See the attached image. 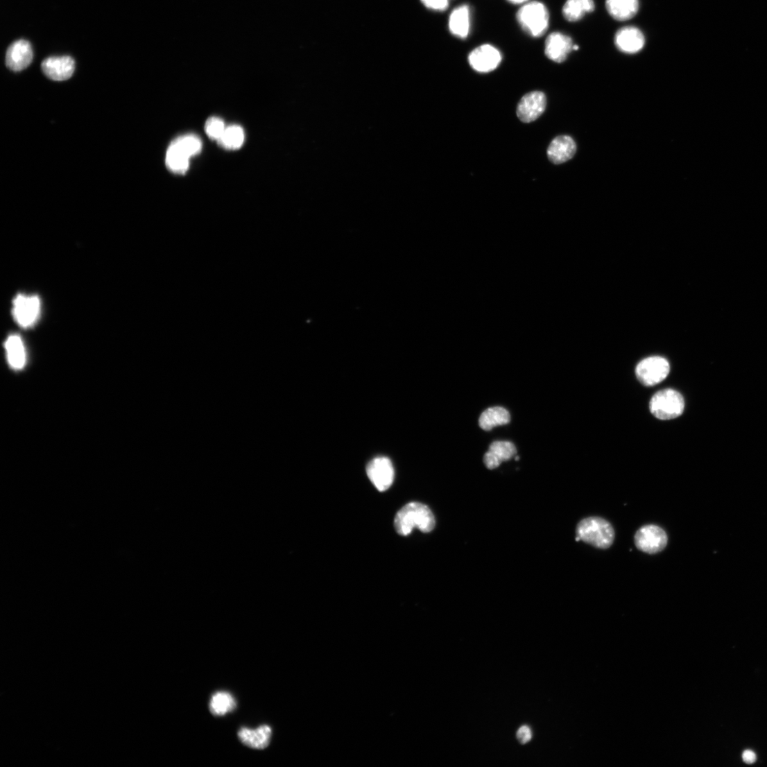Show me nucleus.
Segmentation results:
<instances>
[{
  "label": "nucleus",
  "instance_id": "obj_1",
  "mask_svg": "<svg viewBox=\"0 0 767 767\" xmlns=\"http://www.w3.org/2000/svg\"><path fill=\"white\" fill-rule=\"evenodd\" d=\"M436 520L428 506L420 503H410L403 507L396 515L395 527L402 536H408L415 528L424 533L433 530Z\"/></svg>",
  "mask_w": 767,
  "mask_h": 767
},
{
  "label": "nucleus",
  "instance_id": "obj_2",
  "mask_svg": "<svg viewBox=\"0 0 767 767\" xmlns=\"http://www.w3.org/2000/svg\"><path fill=\"white\" fill-rule=\"evenodd\" d=\"M576 535L580 541L601 549L610 548L614 540L612 524L598 517L582 519L577 525Z\"/></svg>",
  "mask_w": 767,
  "mask_h": 767
},
{
  "label": "nucleus",
  "instance_id": "obj_3",
  "mask_svg": "<svg viewBox=\"0 0 767 767\" xmlns=\"http://www.w3.org/2000/svg\"><path fill=\"white\" fill-rule=\"evenodd\" d=\"M517 17L524 31L533 37H540L547 31L549 14L542 3L526 4L518 11Z\"/></svg>",
  "mask_w": 767,
  "mask_h": 767
},
{
  "label": "nucleus",
  "instance_id": "obj_4",
  "mask_svg": "<svg viewBox=\"0 0 767 767\" xmlns=\"http://www.w3.org/2000/svg\"><path fill=\"white\" fill-rule=\"evenodd\" d=\"M685 402L682 395L673 390L658 392L650 404L652 414L659 420H670L680 417L684 411Z\"/></svg>",
  "mask_w": 767,
  "mask_h": 767
},
{
  "label": "nucleus",
  "instance_id": "obj_5",
  "mask_svg": "<svg viewBox=\"0 0 767 767\" xmlns=\"http://www.w3.org/2000/svg\"><path fill=\"white\" fill-rule=\"evenodd\" d=\"M635 544L642 552L656 554L662 551L667 546L668 536L665 531L659 526L645 525L635 534Z\"/></svg>",
  "mask_w": 767,
  "mask_h": 767
},
{
  "label": "nucleus",
  "instance_id": "obj_6",
  "mask_svg": "<svg viewBox=\"0 0 767 767\" xmlns=\"http://www.w3.org/2000/svg\"><path fill=\"white\" fill-rule=\"evenodd\" d=\"M669 372V363L662 357L646 359L636 368L637 379L646 387L657 385L667 377Z\"/></svg>",
  "mask_w": 767,
  "mask_h": 767
},
{
  "label": "nucleus",
  "instance_id": "obj_7",
  "mask_svg": "<svg viewBox=\"0 0 767 767\" xmlns=\"http://www.w3.org/2000/svg\"><path fill=\"white\" fill-rule=\"evenodd\" d=\"M40 300L36 296L21 294L13 302V316L22 328L34 326L40 317Z\"/></svg>",
  "mask_w": 767,
  "mask_h": 767
},
{
  "label": "nucleus",
  "instance_id": "obj_8",
  "mask_svg": "<svg viewBox=\"0 0 767 767\" xmlns=\"http://www.w3.org/2000/svg\"><path fill=\"white\" fill-rule=\"evenodd\" d=\"M367 474L379 491L388 490L393 483L395 469L391 460L387 457H377L369 463L367 466Z\"/></svg>",
  "mask_w": 767,
  "mask_h": 767
},
{
  "label": "nucleus",
  "instance_id": "obj_9",
  "mask_svg": "<svg viewBox=\"0 0 767 767\" xmlns=\"http://www.w3.org/2000/svg\"><path fill=\"white\" fill-rule=\"evenodd\" d=\"M546 107V98L544 93L533 92L527 94L519 101L517 114L524 123H530L538 119Z\"/></svg>",
  "mask_w": 767,
  "mask_h": 767
},
{
  "label": "nucleus",
  "instance_id": "obj_10",
  "mask_svg": "<svg viewBox=\"0 0 767 767\" xmlns=\"http://www.w3.org/2000/svg\"><path fill=\"white\" fill-rule=\"evenodd\" d=\"M472 68L480 73H488L496 69L501 61V55L495 47L485 44L473 51L468 56Z\"/></svg>",
  "mask_w": 767,
  "mask_h": 767
},
{
  "label": "nucleus",
  "instance_id": "obj_11",
  "mask_svg": "<svg viewBox=\"0 0 767 767\" xmlns=\"http://www.w3.org/2000/svg\"><path fill=\"white\" fill-rule=\"evenodd\" d=\"M33 51L31 43L20 40L12 44L6 53V65L15 72L21 71L31 64Z\"/></svg>",
  "mask_w": 767,
  "mask_h": 767
},
{
  "label": "nucleus",
  "instance_id": "obj_12",
  "mask_svg": "<svg viewBox=\"0 0 767 767\" xmlns=\"http://www.w3.org/2000/svg\"><path fill=\"white\" fill-rule=\"evenodd\" d=\"M44 74L55 81H63L69 79L75 70L74 59L67 55L49 57L42 62Z\"/></svg>",
  "mask_w": 767,
  "mask_h": 767
},
{
  "label": "nucleus",
  "instance_id": "obj_13",
  "mask_svg": "<svg viewBox=\"0 0 767 767\" xmlns=\"http://www.w3.org/2000/svg\"><path fill=\"white\" fill-rule=\"evenodd\" d=\"M574 46L571 37L562 33H553L546 40L545 54L550 60L562 63L574 50Z\"/></svg>",
  "mask_w": 767,
  "mask_h": 767
},
{
  "label": "nucleus",
  "instance_id": "obj_14",
  "mask_svg": "<svg viewBox=\"0 0 767 767\" xmlns=\"http://www.w3.org/2000/svg\"><path fill=\"white\" fill-rule=\"evenodd\" d=\"M614 43L619 51L632 54L643 49L645 38L638 28L626 26L619 29L614 37Z\"/></svg>",
  "mask_w": 767,
  "mask_h": 767
},
{
  "label": "nucleus",
  "instance_id": "obj_15",
  "mask_svg": "<svg viewBox=\"0 0 767 767\" xmlns=\"http://www.w3.org/2000/svg\"><path fill=\"white\" fill-rule=\"evenodd\" d=\"M576 153V144L569 136L555 137L548 147L549 160L554 164H560L571 160Z\"/></svg>",
  "mask_w": 767,
  "mask_h": 767
},
{
  "label": "nucleus",
  "instance_id": "obj_16",
  "mask_svg": "<svg viewBox=\"0 0 767 767\" xmlns=\"http://www.w3.org/2000/svg\"><path fill=\"white\" fill-rule=\"evenodd\" d=\"M272 734V728L267 725L259 726L255 730L242 727L239 732L241 741L245 746L256 750L267 748L270 743Z\"/></svg>",
  "mask_w": 767,
  "mask_h": 767
},
{
  "label": "nucleus",
  "instance_id": "obj_17",
  "mask_svg": "<svg viewBox=\"0 0 767 767\" xmlns=\"http://www.w3.org/2000/svg\"><path fill=\"white\" fill-rule=\"evenodd\" d=\"M517 454L515 446L510 441H494L485 454L484 463L488 469H493L504 461L510 460Z\"/></svg>",
  "mask_w": 767,
  "mask_h": 767
},
{
  "label": "nucleus",
  "instance_id": "obj_18",
  "mask_svg": "<svg viewBox=\"0 0 767 767\" xmlns=\"http://www.w3.org/2000/svg\"><path fill=\"white\" fill-rule=\"evenodd\" d=\"M5 347L8 362L13 370H22L26 364V352L21 338L12 335L8 338Z\"/></svg>",
  "mask_w": 767,
  "mask_h": 767
},
{
  "label": "nucleus",
  "instance_id": "obj_19",
  "mask_svg": "<svg viewBox=\"0 0 767 767\" xmlns=\"http://www.w3.org/2000/svg\"><path fill=\"white\" fill-rule=\"evenodd\" d=\"M606 8L613 19L627 21L637 15L639 0H606Z\"/></svg>",
  "mask_w": 767,
  "mask_h": 767
},
{
  "label": "nucleus",
  "instance_id": "obj_20",
  "mask_svg": "<svg viewBox=\"0 0 767 767\" xmlns=\"http://www.w3.org/2000/svg\"><path fill=\"white\" fill-rule=\"evenodd\" d=\"M449 29L454 36L460 39L467 38L469 31V10L467 6H459L452 12Z\"/></svg>",
  "mask_w": 767,
  "mask_h": 767
},
{
  "label": "nucleus",
  "instance_id": "obj_21",
  "mask_svg": "<svg viewBox=\"0 0 767 767\" xmlns=\"http://www.w3.org/2000/svg\"><path fill=\"white\" fill-rule=\"evenodd\" d=\"M511 421L510 412L505 408L494 406L483 411L479 419V425L485 431H490L497 426L509 424Z\"/></svg>",
  "mask_w": 767,
  "mask_h": 767
},
{
  "label": "nucleus",
  "instance_id": "obj_22",
  "mask_svg": "<svg viewBox=\"0 0 767 767\" xmlns=\"http://www.w3.org/2000/svg\"><path fill=\"white\" fill-rule=\"evenodd\" d=\"M190 158L178 145L172 141L166 153V164L171 172L183 174L189 168Z\"/></svg>",
  "mask_w": 767,
  "mask_h": 767
},
{
  "label": "nucleus",
  "instance_id": "obj_23",
  "mask_svg": "<svg viewBox=\"0 0 767 767\" xmlns=\"http://www.w3.org/2000/svg\"><path fill=\"white\" fill-rule=\"evenodd\" d=\"M594 10V0H567L563 8V15L567 21L574 22Z\"/></svg>",
  "mask_w": 767,
  "mask_h": 767
},
{
  "label": "nucleus",
  "instance_id": "obj_24",
  "mask_svg": "<svg viewBox=\"0 0 767 767\" xmlns=\"http://www.w3.org/2000/svg\"><path fill=\"white\" fill-rule=\"evenodd\" d=\"M236 701L232 694L225 691L214 693L211 699L209 707L211 713L215 716H223L233 712Z\"/></svg>",
  "mask_w": 767,
  "mask_h": 767
},
{
  "label": "nucleus",
  "instance_id": "obj_25",
  "mask_svg": "<svg viewBox=\"0 0 767 767\" xmlns=\"http://www.w3.org/2000/svg\"><path fill=\"white\" fill-rule=\"evenodd\" d=\"M244 140L243 129L239 126H231L225 128L218 142L223 148L234 150L241 148Z\"/></svg>",
  "mask_w": 767,
  "mask_h": 767
},
{
  "label": "nucleus",
  "instance_id": "obj_26",
  "mask_svg": "<svg viewBox=\"0 0 767 767\" xmlns=\"http://www.w3.org/2000/svg\"><path fill=\"white\" fill-rule=\"evenodd\" d=\"M190 157L198 155L202 150V142L197 136L188 135L173 140Z\"/></svg>",
  "mask_w": 767,
  "mask_h": 767
},
{
  "label": "nucleus",
  "instance_id": "obj_27",
  "mask_svg": "<svg viewBox=\"0 0 767 767\" xmlns=\"http://www.w3.org/2000/svg\"><path fill=\"white\" fill-rule=\"evenodd\" d=\"M223 121L218 117H211L206 122L205 130L206 134L213 140H218L225 130Z\"/></svg>",
  "mask_w": 767,
  "mask_h": 767
},
{
  "label": "nucleus",
  "instance_id": "obj_28",
  "mask_svg": "<svg viewBox=\"0 0 767 767\" xmlns=\"http://www.w3.org/2000/svg\"><path fill=\"white\" fill-rule=\"evenodd\" d=\"M422 2L426 8L433 10L445 11L449 7L448 0H422Z\"/></svg>",
  "mask_w": 767,
  "mask_h": 767
},
{
  "label": "nucleus",
  "instance_id": "obj_29",
  "mask_svg": "<svg viewBox=\"0 0 767 767\" xmlns=\"http://www.w3.org/2000/svg\"><path fill=\"white\" fill-rule=\"evenodd\" d=\"M517 736L522 744H526L532 739L533 732L528 727L522 726L518 730Z\"/></svg>",
  "mask_w": 767,
  "mask_h": 767
},
{
  "label": "nucleus",
  "instance_id": "obj_30",
  "mask_svg": "<svg viewBox=\"0 0 767 767\" xmlns=\"http://www.w3.org/2000/svg\"><path fill=\"white\" fill-rule=\"evenodd\" d=\"M743 759L747 764H752L756 761L757 757L754 752L746 750L743 754Z\"/></svg>",
  "mask_w": 767,
  "mask_h": 767
},
{
  "label": "nucleus",
  "instance_id": "obj_31",
  "mask_svg": "<svg viewBox=\"0 0 767 767\" xmlns=\"http://www.w3.org/2000/svg\"><path fill=\"white\" fill-rule=\"evenodd\" d=\"M508 1L513 4L517 5L526 3V1H528V0H508Z\"/></svg>",
  "mask_w": 767,
  "mask_h": 767
}]
</instances>
